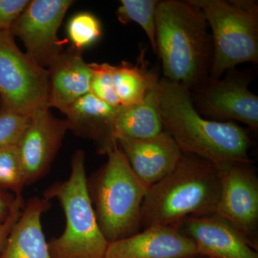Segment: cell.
<instances>
[{
	"mask_svg": "<svg viewBox=\"0 0 258 258\" xmlns=\"http://www.w3.org/2000/svg\"><path fill=\"white\" fill-rule=\"evenodd\" d=\"M158 95L163 130L183 154L217 166L252 162L248 154L250 138L240 125L204 118L195 109L189 89L164 78L159 79Z\"/></svg>",
	"mask_w": 258,
	"mask_h": 258,
	"instance_id": "6da1fadb",
	"label": "cell"
},
{
	"mask_svg": "<svg viewBox=\"0 0 258 258\" xmlns=\"http://www.w3.org/2000/svg\"><path fill=\"white\" fill-rule=\"evenodd\" d=\"M156 42L164 79L189 91L208 81L212 37L203 12L190 0L159 1L156 10Z\"/></svg>",
	"mask_w": 258,
	"mask_h": 258,
	"instance_id": "7a4b0ae2",
	"label": "cell"
},
{
	"mask_svg": "<svg viewBox=\"0 0 258 258\" xmlns=\"http://www.w3.org/2000/svg\"><path fill=\"white\" fill-rule=\"evenodd\" d=\"M221 171L210 161L183 154L174 169L148 189L142 227L174 226L190 217L216 213Z\"/></svg>",
	"mask_w": 258,
	"mask_h": 258,
	"instance_id": "3957f363",
	"label": "cell"
},
{
	"mask_svg": "<svg viewBox=\"0 0 258 258\" xmlns=\"http://www.w3.org/2000/svg\"><path fill=\"white\" fill-rule=\"evenodd\" d=\"M107 156L105 165L87 179V184L100 230L111 243L140 232L149 188L136 175L119 147Z\"/></svg>",
	"mask_w": 258,
	"mask_h": 258,
	"instance_id": "277c9868",
	"label": "cell"
},
{
	"mask_svg": "<svg viewBox=\"0 0 258 258\" xmlns=\"http://www.w3.org/2000/svg\"><path fill=\"white\" fill-rule=\"evenodd\" d=\"M69 179L47 188L43 198L55 199L66 216L62 235L49 241L52 258H104L108 241L102 234L88 191L82 150L74 153L71 159Z\"/></svg>",
	"mask_w": 258,
	"mask_h": 258,
	"instance_id": "5b68a950",
	"label": "cell"
},
{
	"mask_svg": "<svg viewBox=\"0 0 258 258\" xmlns=\"http://www.w3.org/2000/svg\"><path fill=\"white\" fill-rule=\"evenodd\" d=\"M203 12L212 35L210 78L258 61V5L252 0H190Z\"/></svg>",
	"mask_w": 258,
	"mask_h": 258,
	"instance_id": "8992f818",
	"label": "cell"
},
{
	"mask_svg": "<svg viewBox=\"0 0 258 258\" xmlns=\"http://www.w3.org/2000/svg\"><path fill=\"white\" fill-rule=\"evenodd\" d=\"M48 71L19 49L10 30L0 32V108L30 117L48 108Z\"/></svg>",
	"mask_w": 258,
	"mask_h": 258,
	"instance_id": "52a82bcc",
	"label": "cell"
},
{
	"mask_svg": "<svg viewBox=\"0 0 258 258\" xmlns=\"http://www.w3.org/2000/svg\"><path fill=\"white\" fill-rule=\"evenodd\" d=\"M227 72L223 79L209 78L203 86L190 91L195 109L209 120H235L257 132L258 96L249 89L252 71L234 69Z\"/></svg>",
	"mask_w": 258,
	"mask_h": 258,
	"instance_id": "ba28073f",
	"label": "cell"
},
{
	"mask_svg": "<svg viewBox=\"0 0 258 258\" xmlns=\"http://www.w3.org/2000/svg\"><path fill=\"white\" fill-rule=\"evenodd\" d=\"M221 190L216 214L232 224L257 250L258 179L252 162L220 166Z\"/></svg>",
	"mask_w": 258,
	"mask_h": 258,
	"instance_id": "9c48e42d",
	"label": "cell"
},
{
	"mask_svg": "<svg viewBox=\"0 0 258 258\" xmlns=\"http://www.w3.org/2000/svg\"><path fill=\"white\" fill-rule=\"evenodd\" d=\"M72 0H32L12 25L10 32L23 41L26 54L46 69L58 57L57 31Z\"/></svg>",
	"mask_w": 258,
	"mask_h": 258,
	"instance_id": "30bf717a",
	"label": "cell"
},
{
	"mask_svg": "<svg viewBox=\"0 0 258 258\" xmlns=\"http://www.w3.org/2000/svg\"><path fill=\"white\" fill-rule=\"evenodd\" d=\"M68 131L66 119L57 118L50 108H41L30 115L17 145L26 186L46 175Z\"/></svg>",
	"mask_w": 258,
	"mask_h": 258,
	"instance_id": "8fae6325",
	"label": "cell"
},
{
	"mask_svg": "<svg viewBox=\"0 0 258 258\" xmlns=\"http://www.w3.org/2000/svg\"><path fill=\"white\" fill-rule=\"evenodd\" d=\"M176 226L193 241L199 255L210 258H258L245 237L216 213L190 217Z\"/></svg>",
	"mask_w": 258,
	"mask_h": 258,
	"instance_id": "7c38bea8",
	"label": "cell"
},
{
	"mask_svg": "<svg viewBox=\"0 0 258 258\" xmlns=\"http://www.w3.org/2000/svg\"><path fill=\"white\" fill-rule=\"evenodd\" d=\"M193 241L176 226H160L108 244L104 258H193Z\"/></svg>",
	"mask_w": 258,
	"mask_h": 258,
	"instance_id": "4fadbf2b",
	"label": "cell"
},
{
	"mask_svg": "<svg viewBox=\"0 0 258 258\" xmlns=\"http://www.w3.org/2000/svg\"><path fill=\"white\" fill-rule=\"evenodd\" d=\"M117 144L136 175L148 188L167 176L183 154L164 131L152 138L120 139Z\"/></svg>",
	"mask_w": 258,
	"mask_h": 258,
	"instance_id": "5bb4252c",
	"label": "cell"
},
{
	"mask_svg": "<svg viewBox=\"0 0 258 258\" xmlns=\"http://www.w3.org/2000/svg\"><path fill=\"white\" fill-rule=\"evenodd\" d=\"M118 108L88 93L70 105L63 113L69 130L83 138L92 140L98 154L107 155L118 147L113 132Z\"/></svg>",
	"mask_w": 258,
	"mask_h": 258,
	"instance_id": "9a60e30c",
	"label": "cell"
},
{
	"mask_svg": "<svg viewBox=\"0 0 258 258\" xmlns=\"http://www.w3.org/2000/svg\"><path fill=\"white\" fill-rule=\"evenodd\" d=\"M47 70L49 108L63 113L70 105L90 93L92 71L83 59L82 50L70 47Z\"/></svg>",
	"mask_w": 258,
	"mask_h": 258,
	"instance_id": "2e32d148",
	"label": "cell"
},
{
	"mask_svg": "<svg viewBox=\"0 0 258 258\" xmlns=\"http://www.w3.org/2000/svg\"><path fill=\"white\" fill-rule=\"evenodd\" d=\"M50 207V200L38 197L25 203L0 258H52L41 222L42 214Z\"/></svg>",
	"mask_w": 258,
	"mask_h": 258,
	"instance_id": "e0dca14e",
	"label": "cell"
},
{
	"mask_svg": "<svg viewBox=\"0 0 258 258\" xmlns=\"http://www.w3.org/2000/svg\"><path fill=\"white\" fill-rule=\"evenodd\" d=\"M158 85L152 88L140 103L120 106L115 117L114 139L152 138L163 131L159 108Z\"/></svg>",
	"mask_w": 258,
	"mask_h": 258,
	"instance_id": "ac0fdd59",
	"label": "cell"
},
{
	"mask_svg": "<svg viewBox=\"0 0 258 258\" xmlns=\"http://www.w3.org/2000/svg\"><path fill=\"white\" fill-rule=\"evenodd\" d=\"M144 55L141 52L136 64L123 61L111 66L112 81L120 106L140 103L159 83L157 75L147 69Z\"/></svg>",
	"mask_w": 258,
	"mask_h": 258,
	"instance_id": "d6986e66",
	"label": "cell"
},
{
	"mask_svg": "<svg viewBox=\"0 0 258 258\" xmlns=\"http://www.w3.org/2000/svg\"><path fill=\"white\" fill-rule=\"evenodd\" d=\"M159 3L157 0H121L116 12L120 23L134 22L143 29L156 54V10Z\"/></svg>",
	"mask_w": 258,
	"mask_h": 258,
	"instance_id": "ffe728a7",
	"label": "cell"
},
{
	"mask_svg": "<svg viewBox=\"0 0 258 258\" xmlns=\"http://www.w3.org/2000/svg\"><path fill=\"white\" fill-rule=\"evenodd\" d=\"M67 34L72 46L83 50L101 38V22L91 13L86 12L78 13L69 20Z\"/></svg>",
	"mask_w": 258,
	"mask_h": 258,
	"instance_id": "44dd1931",
	"label": "cell"
},
{
	"mask_svg": "<svg viewBox=\"0 0 258 258\" xmlns=\"http://www.w3.org/2000/svg\"><path fill=\"white\" fill-rule=\"evenodd\" d=\"M25 186L18 146L0 147V188L18 195H22Z\"/></svg>",
	"mask_w": 258,
	"mask_h": 258,
	"instance_id": "7402d4cb",
	"label": "cell"
},
{
	"mask_svg": "<svg viewBox=\"0 0 258 258\" xmlns=\"http://www.w3.org/2000/svg\"><path fill=\"white\" fill-rule=\"evenodd\" d=\"M91 76L90 93L101 101L112 106L120 107L119 101L115 94L111 77V64L90 63Z\"/></svg>",
	"mask_w": 258,
	"mask_h": 258,
	"instance_id": "603a6c76",
	"label": "cell"
},
{
	"mask_svg": "<svg viewBox=\"0 0 258 258\" xmlns=\"http://www.w3.org/2000/svg\"><path fill=\"white\" fill-rule=\"evenodd\" d=\"M30 117L0 108V147L18 145Z\"/></svg>",
	"mask_w": 258,
	"mask_h": 258,
	"instance_id": "cb8c5ba5",
	"label": "cell"
},
{
	"mask_svg": "<svg viewBox=\"0 0 258 258\" xmlns=\"http://www.w3.org/2000/svg\"><path fill=\"white\" fill-rule=\"evenodd\" d=\"M29 3V0H0V32L10 30Z\"/></svg>",
	"mask_w": 258,
	"mask_h": 258,
	"instance_id": "d4e9b609",
	"label": "cell"
},
{
	"mask_svg": "<svg viewBox=\"0 0 258 258\" xmlns=\"http://www.w3.org/2000/svg\"><path fill=\"white\" fill-rule=\"evenodd\" d=\"M25 205V202L23 195H15V200L10 209L8 218L3 223H0V254L3 252L13 227L21 216Z\"/></svg>",
	"mask_w": 258,
	"mask_h": 258,
	"instance_id": "484cf974",
	"label": "cell"
},
{
	"mask_svg": "<svg viewBox=\"0 0 258 258\" xmlns=\"http://www.w3.org/2000/svg\"><path fill=\"white\" fill-rule=\"evenodd\" d=\"M15 195L0 188V223H3L9 215Z\"/></svg>",
	"mask_w": 258,
	"mask_h": 258,
	"instance_id": "4316f807",
	"label": "cell"
},
{
	"mask_svg": "<svg viewBox=\"0 0 258 258\" xmlns=\"http://www.w3.org/2000/svg\"><path fill=\"white\" fill-rule=\"evenodd\" d=\"M193 258H195V257H193ZM202 258H210V257H202Z\"/></svg>",
	"mask_w": 258,
	"mask_h": 258,
	"instance_id": "83f0119b",
	"label": "cell"
}]
</instances>
